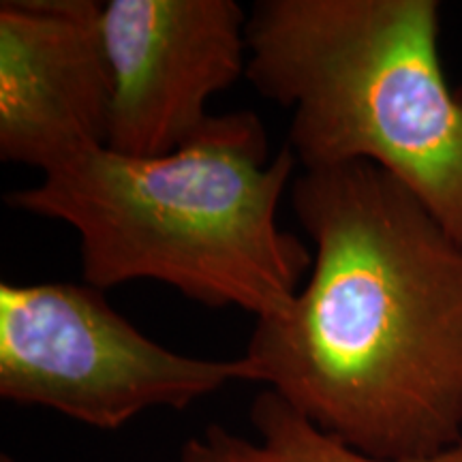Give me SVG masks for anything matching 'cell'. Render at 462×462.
<instances>
[{
  "label": "cell",
  "instance_id": "1",
  "mask_svg": "<svg viewBox=\"0 0 462 462\" xmlns=\"http://www.w3.org/2000/svg\"><path fill=\"white\" fill-rule=\"evenodd\" d=\"M291 208L313 265L282 317L257 321V383L368 456L462 441V245L371 163L302 170Z\"/></svg>",
  "mask_w": 462,
  "mask_h": 462
},
{
  "label": "cell",
  "instance_id": "5",
  "mask_svg": "<svg viewBox=\"0 0 462 462\" xmlns=\"http://www.w3.org/2000/svg\"><path fill=\"white\" fill-rule=\"evenodd\" d=\"M248 15L236 0H109L99 28L112 73L107 146L170 154L212 114L208 101L246 75Z\"/></svg>",
  "mask_w": 462,
  "mask_h": 462
},
{
  "label": "cell",
  "instance_id": "2",
  "mask_svg": "<svg viewBox=\"0 0 462 462\" xmlns=\"http://www.w3.org/2000/svg\"><path fill=\"white\" fill-rule=\"evenodd\" d=\"M298 161L270 157L255 114H212L182 148L135 159L97 148L5 195L26 215L78 231L82 274L97 289L157 281L210 309L238 306L257 321L296 302L313 253L279 225Z\"/></svg>",
  "mask_w": 462,
  "mask_h": 462
},
{
  "label": "cell",
  "instance_id": "3",
  "mask_svg": "<svg viewBox=\"0 0 462 462\" xmlns=\"http://www.w3.org/2000/svg\"><path fill=\"white\" fill-rule=\"evenodd\" d=\"M246 48L248 82L291 112L302 170L379 167L462 245V86L437 0H259Z\"/></svg>",
  "mask_w": 462,
  "mask_h": 462
},
{
  "label": "cell",
  "instance_id": "9",
  "mask_svg": "<svg viewBox=\"0 0 462 462\" xmlns=\"http://www.w3.org/2000/svg\"><path fill=\"white\" fill-rule=\"evenodd\" d=\"M0 462H17V460L14 458V456H9V454H3V456H0Z\"/></svg>",
  "mask_w": 462,
  "mask_h": 462
},
{
  "label": "cell",
  "instance_id": "8",
  "mask_svg": "<svg viewBox=\"0 0 462 462\" xmlns=\"http://www.w3.org/2000/svg\"><path fill=\"white\" fill-rule=\"evenodd\" d=\"M180 462H223L210 443L201 439H189L180 449Z\"/></svg>",
  "mask_w": 462,
  "mask_h": 462
},
{
  "label": "cell",
  "instance_id": "4",
  "mask_svg": "<svg viewBox=\"0 0 462 462\" xmlns=\"http://www.w3.org/2000/svg\"><path fill=\"white\" fill-rule=\"evenodd\" d=\"M234 381L257 383L245 356L201 360L154 343L86 282L0 285V396L99 430L148 409L182 411Z\"/></svg>",
  "mask_w": 462,
  "mask_h": 462
},
{
  "label": "cell",
  "instance_id": "6",
  "mask_svg": "<svg viewBox=\"0 0 462 462\" xmlns=\"http://www.w3.org/2000/svg\"><path fill=\"white\" fill-rule=\"evenodd\" d=\"M95 0L0 5V159L48 173L107 146L112 73Z\"/></svg>",
  "mask_w": 462,
  "mask_h": 462
},
{
  "label": "cell",
  "instance_id": "7",
  "mask_svg": "<svg viewBox=\"0 0 462 462\" xmlns=\"http://www.w3.org/2000/svg\"><path fill=\"white\" fill-rule=\"evenodd\" d=\"M248 415L257 430V441L234 435L218 424L206 429L204 439L223 462H462V441L426 458L368 456L326 435L268 388L255 396Z\"/></svg>",
  "mask_w": 462,
  "mask_h": 462
}]
</instances>
